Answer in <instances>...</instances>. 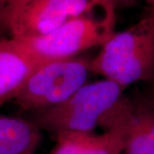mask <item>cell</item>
I'll return each instance as SVG.
<instances>
[{
  "instance_id": "obj_1",
  "label": "cell",
  "mask_w": 154,
  "mask_h": 154,
  "mask_svg": "<svg viewBox=\"0 0 154 154\" xmlns=\"http://www.w3.org/2000/svg\"><path fill=\"white\" fill-rule=\"evenodd\" d=\"M91 60V71L124 88L154 82V10L124 31L114 33Z\"/></svg>"
},
{
  "instance_id": "obj_2",
  "label": "cell",
  "mask_w": 154,
  "mask_h": 154,
  "mask_svg": "<svg viewBox=\"0 0 154 154\" xmlns=\"http://www.w3.org/2000/svg\"><path fill=\"white\" fill-rule=\"evenodd\" d=\"M125 88L107 79L87 83L60 105L33 111L32 122L56 135L93 133L121 100Z\"/></svg>"
},
{
  "instance_id": "obj_3",
  "label": "cell",
  "mask_w": 154,
  "mask_h": 154,
  "mask_svg": "<svg viewBox=\"0 0 154 154\" xmlns=\"http://www.w3.org/2000/svg\"><path fill=\"white\" fill-rule=\"evenodd\" d=\"M90 72L91 60L85 57L51 61L33 72L14 99L32 112L60 105L87 84Z\"/></svg>"
},
{
  "instance_id": "obj_4",
  "label": "cell",
  "mask_w": 154,
  "mask_h": 154,
  "mask_svg": "<svg viewBox=\"0 0 154 154\" xmlns=\"http://www.w3.org/2000/svg\"><path fill=\"white\" fill-rule=\"evenodd\" d=\"M90 13L72 19L42 37L15 38L32 53L45 59L75 57L93 47L103 46L115 33L116 16L103 12L101 17H94Z\"/></svg>"
},
{
  "instance_id": "obj_5",
  "label": "cell",
  "mask_w": 154,
  "mask_h": 154,
  "mask_svg": "<svg viewBox=\"0 0 154 154\" xmlns=\"http://www.w3.org/2000/svg\"><path fill=\"white\" fill-rule=\"evenodd\" d=\"M92 11L90 0H33L13 17L9 32L13 38L42 37Z\"/></svg>"
},
{
  "instance_id": "obj_6",
  "label": "cell",
  "mask_w": 154,
  "mask_h": 154,
  "mask_svg": "<svg viewBox=\"0 0 154 154\" xmlns=\"http://www.w3.org/2000/svg\"><path fill=\"white\" fill-rule=\"evenodd\" d=\"M119 102L102 122L101 127L106 130L104 134H58L51 154H123L125 131L119 113Z\"/></svg>"
},
{
  "instance_id": "obj_7",
  "label": "cell",
  "mask_w": 154,
  "mask_h": 154,
  "mask_svg": "<svg viewBox=\"0 0 154 154\" xmlns=\"http://www.w3.org/2000/svg\"><path fill=\"white\" fill-rule=\"evenodd\" d=\"M51 61L32 53L17 38H0V106L15 99L33 72Z\"/></svg>"
},
{
  "instance_id": "obj_8",
  "label": "cell",
  "mask_w": 154,
  "mask_h": 154,
  "mask_svg": "<svg viewBox=\"0 0 154 154\" xmlns=\"http://www.w3.org/2000/svg\"><path fill=\"white\" fill-rule=\"evenodd\" d=\"M119 113L125 131L123 154H154V142L138 115L134 102L122 97Z\"/></svg>"
},
{
  "instance_id": "obj_9",
  "label": "cell",
  "mask_w": 154,
  "mask_h": 154,
  "mask_svg": "<svg viewBox=\"0 0 154 154\" xmlns=\"http://www.w3.org/2000/svg\"><path fill=\"white\" fill-rule=\"evenodd\" d=\"M135 109L151 139L154 142V102L142 101L134 103Z\"/></svg>"
},
{
  "instance_id": "obj_10",
  "label": "cell",
  "mask_w": 154,
  "mask_h": 154,
  "mask_svg": "<svg viewBox=\"0 0 154 154\" xmlns=\"http://www.w3.org/2000/svg\"><path fill=\"white\" fill-rule=\"evenodd\" d=\"M135 0H90L91 8L99 7L107 15L116 16V9L119 6L128 5Z\"/></svg>"
},
{
  "instance_id": "obj_11",
  "label": "cell",
  "mask_w": 154,
  "mask_h": 154,
  "mask_svg": "<svg viewBox=\"0 0 154 154\" xmlns=\"http://www.w3.org/2000/svg\"><path fill=\"white\" fill-rule=\"evenodd\" d=\"M25 3H26V0H10L5 16V25L7 32H9V25H10L11 19L24 6Z\"/></svg>"
},
{
  "instance_id": "obj_12",
  "label": "cell",
  "mask_w": 154,
  "mask_h": 154,
  "mask_svg": "<svg viewBox=\"0 0 154 154\" xmlns=\"http://www.w3.org/2000/svg\"><path fill=\"white\" fill-rule=\"evenodd\" d=\"M145 1L148 4L151 8H153L154 9V0H145Z\"/></svg>"
},
{
  "instance_id": "obj_13",
  "label": "cell",
  "mask_w": 154,
  "mask_h": 154,
  "mask_svg": "<svg viewBox=\"0 0 154 154\" xmlns=\"http://www.w3.org/2000/svg\"><path fill=\"white\" fill-rule=\"evenodd\" d=\"M153 84V90H152V101L154 102V82L152 83Z\"/></svg>"
},
{
  "instance_id": "obj_14",
  "label": "cell",
  "mask_w": 154,
  "mask_h": 154,
  "mask_svg": "<svg viewBox=\"0 0 154 154\" xmlns=\"http://www.w3.org/2000/svg\"><path fill=\"white\" fill-rule=\"evenodd\" d=\"M0 33H3V31H2V27H1V22H0Z\"/></svg>"
},
{
  "instance_id": "obj_15",
  "label": "cell",
  "mask_w": 154,
  "mask_h": 154,
  "mask_svg": "<svg viewBox=\"0 0 154 154\" xmlns=\"http://www.w3.org/2000/svg\"><path fill=\"white\" fill-rule=\"evenodd\" d=\"M150 8H151V7H150ZM152 9H153V8H152Z\"/></svg>"
}]
</instances>
